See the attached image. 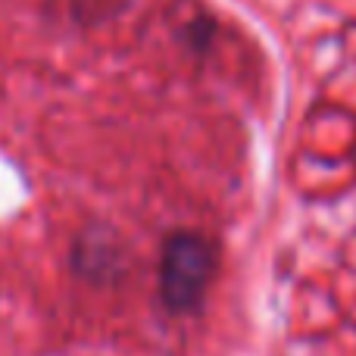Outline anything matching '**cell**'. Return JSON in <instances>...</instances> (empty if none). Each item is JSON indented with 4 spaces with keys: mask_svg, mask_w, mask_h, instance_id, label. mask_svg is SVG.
Instances as JSON below:
<instances>
[{
    "mask_svg": "<svg viewBox=\"0 0 356 356\" xmlns=\"http://www.w3.org/2000/svg\"><path fill=\"white\" fill-rule=\"evenodd\" d=\"M219 272V247L200 232H175L160 253V300L172 316L200 313Z\"/></svg>",
    "mask_w": 356,
    "mask_h": 356,
    "instance_id": "obj_1",
    "label": "cell"
}]
</instances>
